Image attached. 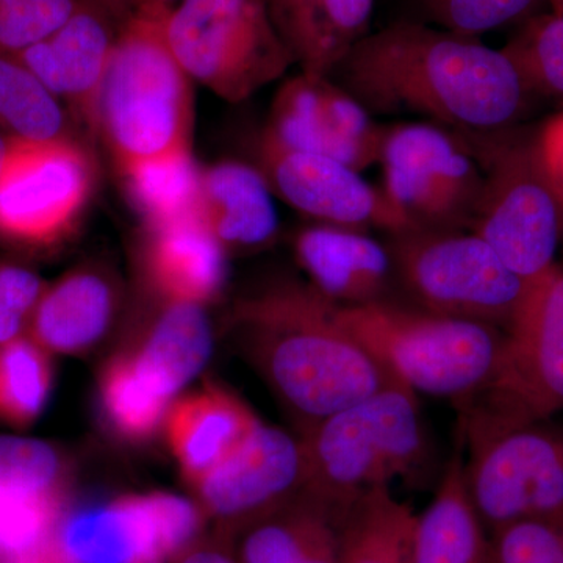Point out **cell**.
Instances as JSON below:
<instances>
[{
    "label": "cell",
    "instance_id": "cell-31",
    "mask_svg": "<svg viewBox=\"0 0 563 563\" xmlns=\"http://www.w3.org/2000/svg\"><path fill=\"white\" fill-rule=\"evenodd\" d=\"M54 384L51 352L21 335L0 344V421L25 429L43 413Z\"/></svg>",
    "mask_w": 563,
    "mask_h": 563
},
{
    "label": "cell",
    "instance_id": "cell-5",
    "mask_svg": "<svg viewBox=\"0 0 563 563\" xmlns=\"http://www.w3.org/2000/svg\"><path fill=\"white\" fill-rule=\"evenodd\" d=\"M335 317L393 379L454 406L484 387L503 346L501 329L390 301L335 306Z\"/></svg>",
    "mask_w": 563,
    "mask_h": 563
},
{
    "label": "cell",
    "instance_id": "cell-38",
    "mask_svg": "<svg viewBox=\"0 0 563 563\" xmlns=\"http://www.w3.org/2000/svg\"><path fill=\"white\" fill-rule=\"evenodd\" d=\"M146 501L154 520L162 561L168 555H179L196 542L206 515L199 504L163 492L147 493Z\"/></svg>",
    "mask_w": 563,
    "mask_h": 563
},
{
    "label": "cell",
    "instance_id": "cell-16",
    "mask_svg": "<svg viewBox=\"0 0 563 563\" xmlns=\"http://www.w3.org/2000/svg\"><path fill=\"white\" fill-rule=\"evenodd\" d=\"M132 13L101 0H79L58 31L16 54L65 106L69 117L98 133V96L111 51Z\"/></svg>",
    "mask_w": 563,
    "mask_h": 563
},
{
    "label": "cell",
    "instance_id": "cell-3",
    "mask_svg": "<svg viewBox=\"0 0 563 563\" xmlns=\"http://www.w3.org/2000/svg\"><path fill=\"white\" fill-rule=\"evenodd\" d=\"M169 9L133 10L98 96V133L118 173L191 151L195 91L166 38Z\"/></svg>",
    "mask_w": 563,
    "mask_h": 563
},
{
    "label": "cell",
    "instance_id": "cell-36",
    "mask_svg": "<svg viewBox=\"0 0 563 563\" xmlns=\"http://www.w3.org/2000/svg\"><path fill=\"white\" fill-rule=\"evenodd\" d=\"M490 539L493 563H563V517L506 525Z\"/></svg>",
    "mask_w": 563,
    "mask_h": 563
},
{
    "label": "cell",
    "instance_id": "cell-42",
    "mask_svg": "<svg viewBox=\"0 0 563 563\" xmlns=\"http://www.w3.org/2000/svg\"><path fill=\"white\" fill-rule=\"evenodd\" d=\"M179 0H128L129 7L139 9H169L172 10Z\"/></svg>",
    "mask_w": 563,
    "mask_h": 563
},
{
    "label": "cell",
    "instance_id": "cell-41",
    "mask_svg": "<svg viewBox=\"0 0 563 563\" xmlns=\"http://www.w3.org/2000/svg\"><path fill=\"white\" fill-rule=\"evenodd\" d=\"M7 563H63L60 555L54 550V544H49L46 550L38 554L29 555V558L18 559V561Z\"/></svg>",
    "mask_w": 563,
    "mask_h": 563
},
{
    "label": "cell",
    "instance_id": "cell-4",
    "mask_svg": "<svg viewBox=\"0 0 563 563\" xmlns=\"http://www.w3.org/2000/svg\"><path fill=\"white\" fill-rule=\"evenodd\" d=\"M299 437L303 492L336 507L393 481L413 479L428 459L418 395L395 379Z\"/></svg>",
    "mask_w": 563,
    "mask_h": 563
},
{
    "label": "cell",
    "instance_id": "cell-20",
    "mask_svg": "<svg viewBox=\"0 0 563 563\" xmlns=\"http://www.w3.org/2000/svg\"><path fill=\"white\" fill-rule=\"evenodd\" d=\"M118 307L120 288L111 274L79 266L46 285L25 335L51 354H80L101 342Z\"/></svg>",
    "mask_w": 563,
    "mask_h": 563
},
{
    "label": "cell",
    "instance_id": "cell-47",
    "mask_svg": "<svg viewBox=\"0 0 563 563\" xmlns=\"http://www.w3.org/2000/svg\"><path fill=\"white\" fill-rule=\"evenodd\" d=\"M562 244H563V228H562Z\"/></svg>",
    "mask_w": 563,
    "mask_h": 563
},
{
    "label": "cell",
    "instance_id": "cell-44",
    "mask_svg": "<svg viewBox=\"0 0 563 563\" xmlns=\"http://www.w3.org/2000/svg\"><path fill=\"white\" fill-rule=\"evenodd\" d=\"M101 2L113 7V9L124 11V13H132V9L129 7L128 0H101Z\"/></svg>",
    "mask_w": 563,
    "mask_h": 563
},
{
    "label": "cell",
    "instance_id": "cell-39",
    "mask_svg": "<svg viewBox=\"0 0 563 563\" xmlns=\"http://www.w3.org/2000/svg\"><path fill=\"white\" fill-rule=\"evenodd\" d=\"M533 139L544 172L563 203V110L548 120Z\"/></svg>",
    "mask_w": 563,
    "mask_h": 563
},
{
    "label": "cell",
    "instance_id": "cell-25",
    "mask_svg": "<svg viewBox=\"0 0 563 563\" xmlns=\"http://www.w3.org/2000/svg\"><path fill=\"white\" fill-rule=\"evenodd\" d=\"M463 466L454 454L431 504L417 515L413 563H493L490 532L474 509Z\"/></svg>",
    "mask_w": 563,
    "mask_h": 563
},
{
    "label": "cell",
    "instance_id": "cell-6",
    "mask_svg": "<svg viewBox=\"0 0 563 563\" xmlns=\"http://www.w3.org/2000/svg\"><path fill=\"white\" fill-rule=\"evenodd\" d=\"M455 409L465 444L562 412L563 266L529 284L492 376Z\"/></svg>",
    "mask_w": 563,
    "mask_h": 563
},
{
    "label": "cell",
    "instance_id": "cell-34",
    "mask_svg": "<svg viewBox=\"0 0 563 563\" xmlns=\"http://www.w3.org/2000/svg\"><path fill=\"white\" fill-rule=\"evenodd\" d=\"M79 0H0V49L20 54L58 31Z\"/></svg>",
    "mask_w": 563,
    "mask_h": 563
},
{
    "label": "cell",
    "instance_id": "cell-45",
    "mask_svg": "<svg viewBox=\"0 0 563 563\" xmlns=\"http://www.w3.org/2000/svg\"><path fill=\"white\" fill-rule=\"evenodd\" d=\"M553 7L554 13L563 14V0H548Z\"/></svg>",
    "mask_w": 563,
    "mask_h": 563
},
{
    "label": "cell",
    "instance_id": "cell-10",
    "mask_svg": "<svg viewBox=\"0 0 563 563\" xmlns=\"http://www.w3.org/2000/svg\"><path fill=\"white\" fill-rule=\"evenodd\" d=\"M383 192L412 231H470L484 187L473 146L432 122L385 128Z\"/></svg>",
    "mask_w": 563,
    "mask_h": 563
},
{
    "label": "cell",
    "instance_id": "cell-30",
    "mask_svg": "<svg viewBox=\"0 0 563 563\" xmlns=\"http://www.w3.org/2000/svg\"><path fill=\"white\" fill-rule=\"evenodd\" d=\"M101 404L107 420L122 439H151L165 421L172 396L140 368L132 352L117 355L103 368Z\"/></svg>",
    "mask_w": 563,
    "mask_h": 563
},
{
    "label": "cell",
    "instance_id": "cell-24",
    "mask_svg": "<svg viewBox=\"0 0 563 563\" xmlns=\"http://www.w3.org/2000/svg\"><path fill=\"white\" fill-rule=\"evenodd\" d=\"M54 550L65 563H141L158 558L146 495L122 496L63 518Z\"/></svg>",
    "mask_w": 563,
    "mask_h": 563
},
{
    "label": "cell",
    "instance_id": "cell-32",
    "mask_svg": "<svg viewBox=\"0 0 563 563\" xmlns=\"http://www.w3.org/2000/svg\"><path fill=\"white\" fill-rule=\"evenodd\" d=\"M66 463L52 444L0 437V503L65 498Z\"/></svg>",
    "mask_w": 563,
    "mask_h": 563
},
{
    "label": "cell",
    "instance_id": "cell-15",
    "mask_svg": "<svg viewBox=\"0 0 563 563\" xmlns=\"http://www.w3.org/2000/svg\"><path fill=\"white\" fill-rule=\"evenodd\" d=\"M306 459L301 437L261 424L239 450L192 487L202 512L218 529L243 526L303 490Z\"/></svg>",
    "mask_w": 563,
    "mask_h": 563
},
{
    "label": "cell",
    "instance_id": "cell-33",
    "mask_svg": "<svg viewBox=\"0 0 563 563\" xmlns=\"http://www.w3.org/2000/svg\"><path fill=\"white\" fill-rule=\"evenodd\" d=\"M503 51L529 95L563 98V14L553 11L529 18Z\"/></svg>",
    "mask_w": 563,
    "mask_h": 563
},
{
    "label": "cell",
    "instance_id": "cell-2",
    "mask_svg": "<svg viewBox=\"0 0 563 563\" xmlns=\"http://www.w3.org/2000/svg\"><path fill=\"white\" fill-rule=\"evenodd\" d=\"M236 339L247 361L309 431L383 388L393 377L309 284L276 285L236 303Z\"/></svg>",
    "mask_w": 563,
    "mask_h": 563
},
{
    "label": "cell",
    "instance_id": "cell-23",
    "mask_svg": "<svg viewBox=\"0 0 563 563\" xmlns=\"http://www.w3.org/2000/svg\"><path fill=\"white\" fill-rule=\"evenodd\" d=\"M268 9L301 73L331 76L368 35L374 0H268Z\"/></svg>",
    "mask_w": 563,
    "mask_h": 563
},
{
    "label": "cell",
    "instance_id": "cell-29",
    "mask_svg": "<svg viewBox=\"0 0 563 563\" xmlns=\"http://www.w3.org/2000/svg\"><path fill=\"white\" fill-rule=\"evenodd\" d=\"M0 132L10 140L74 139L65 106L16 54L0 49Z\"/></svg>",
    "mask_w": 563,
    "mask_h": 563
},
{
    "label": "cell",
    "instance_id": "cell-46",
    "mask_svg": "<svg viewBox=\"0 0 563 563\" xmlns=\"http://www.w3.org/2000/svg\"><path fill=\"white\" fill-rule=\"evenodd\" d=\"M141 563H163L162 559H150V561H144Z\"/></svg>",
    "mask_w": 563,
    "mask_h": 563
},
{
    "label": "cell",
    "instance_id": "cell-17",
    "mask_svg": "<svg viewBox=\"0 0 563 563\" xmlns=\"http://www.w3.org/2000/svg\"><path fill=\"white\" fill-rule=\"evenodd\" d=\"M292 251L310 287L335 306L388 301L398 282L390 247L358 229L318 222L296 233Z\"/></svg>",
    "mask_w": 563,
    "mask_h": 563
},
{
    "label": "cell",
    "instance_id": "cell-14",
    "mask_svg": "<svg viewBox=\"0 0 563 563\" xmlns=\"http://www.w3.org/2000/svg\"><path fill=\"white\" fill-rule=\"evenodd\" d=\"M258 168L274 196L321 224L358 231L376 228L391 235L412 231L383 190H376L357 169L328 155L290 150L262 135Z\"/></svg>",
    "mask_w": 563,
    "mask_h": 563
},
{
    "label": "cell",
    "instance_id": "cell-43",
    "mask_svg": "<svg viewBox=\"0 0 563 563\" xmlns=\"http://www.w3.org/2000/svg\"><path fill=\"white\" fill-rule=\"evenodd\" d=\"M10 144L11 140L9 136H5L2 132H0V168H2L3 162H5L7 158V154H9Z\"/></svg>",
    "mask_w": 563,
    "mask_h": 563
},
{
    "label": "cell",
    "instance_id": "cell-28",
    "mask_svg": "<svg viewBox=\"0 0 563 563\" xmlns=\"http://www.w3.org/2000/svg\"><path fill=\"white\" fill-rule=\"evenodd\" d=\"M201 174L191 151L139 163L120 176L146 228L199 217Z\"/></svg>",
    "mask_w": 563,
    "mask_h": 563
},
{
    "label": "cell",
    "instance_id": "cell-12",
    "mask_svg": "<svg viewBox=\"0 0 563 563\" xmlns=\"http://www.w3.org/2000/svg\"><path fill=\"white\" fill-rule=\"evenodd\" d=\"M466 490L488 532L563 517V422H528L466 444Z\"/></svg>",
    "mask_w": 563,
    "mask_h": 563
},
{
    "label": "cell",
    "instance_id": "cell-18",
    "mask_svg": "<svg viewBox=\"0 0 563 563\" xmlns=\"http://www.w3.org/2000/svg\"><path fill=\"white\" fill-rule=\"evenodd\" d=\"M347 507L301 492L235 533L239 563H342Z\"/></svg>",
    "mask_w": 563,
    "mask_h": 563
},
{
    "label": "cell",
    "instance_id": "cell-40",
    "mask_svg": "<svg viewBox=\"0 0 563 563\" xmlns=\"http://www.w3.org/2000/svg\"><path fill=\"white\" fill-rule=\"evenodd\" d=\"M177 563H239L235 533L217 529L213 539L196 540L181 551Z\"/></svg>",
    "mask_w": 563,
    "mask_h": 563
},
{
    "label": "cell",
    "instance_id": "cell-21",
    "mask_svg": "<svg viewBox=\"0 0 563 563\" xmlns=\"http://www.w3.org/2000/svg\"><path fill=\"white\" fill-rule=\"evenodd\" d=\"M225 254L202 214L146 228L144 276L162 301L206 306L224 287Z\"/></svg>",
    "mask_w": 563,
    "mask_h": 563
},
{
    "label": "cell",
    "instance_id": "cell-26",
    "mask_svg": "<svg viewBox=\"0 0 563 563\" xmlns=\"http://www.w3.org/2000/svg\"><path fill=\"white\" fill-rule=\"evenodd\" d=\"M211 347L213 335L203 306L162 301L132 354L140 368L173 398L206 366Z\"/></svg>",
    "mask_w": 563,
    "mask_h": 563
},
{
    "label": "cell",
    "instance_id": "cell-7",
    "mask_svg": "<svg viewBox=\"0 0 563 563\" xmlns=\"http://www.w3.org/2000/svg\"><path fill=\"white\" fill-rule=\"evenodd\" d=\"M166 38L191 80L225 102L246 101L295 65L268 0H179Z\"/></svg>",
    "mask_w": 563,
    "mask_h": 563
},
{
    "label": "cell",
    "instance_id": "cell-8",
    "mask_svg": "<svg viewBox=\"0 0 563 563\" xmlns=\"http://www.w3.org/2000/svg\"><path fill=\"white\" fill-rule=\"evenodd\" d=\"M484 187L470 231L484 240L526 284L555 265L563 203L532 140L479 139Z\"/></svg>",
    "mask_w": 563,
    "mask_h": 563
},
{
    "label": "cell",
    "instance_id": "cell-11",
    "mask_svg": "<svg viewBox=\"0 0 563 563\" xmlns=\"http://www.w3.org/2000/svg\"><path fill=\"white\" fill-rule=\"evenodd\" d=\"M92 184V161L79 140H11L0 168V240L27 250L62 243L90 201Z\"/></svg>",
    "mask_w": 563,
    "mask_h": 563
},
{
    "label": "cell",
    "instance_id": "cell-37",
    "mask_svg": "<svg viewBox=\"0 0 563 563\" xmlns=\"http://www.w3.org/2000/svg\"><path fill=\"white\" fill-rule=\"evenodd\" d=\"M46 285L27 266L0 261V344L27 333Z\"/></svg>",
    "mask_w": 563,
    "mask_h": 563
},
{
    "label": "cell",
    "instance_id": "cell-22",
    "mask_svg": "<svg viewBox=\"0 0 563 563\" xmlns=\"http://www.w3.org/2000/svg\"><path fill=\"white\" fill-rule=\"evenodd\" d=\"M201 213L225 252L265 250L279 232V214L265 174L243 162L202 168Z\"/></svg>",
    "mask_w": 563,
    "mask_h": 563
},
{
    "label": "cell",
    "instance_id": "cell-1",
    "mask_svg": "<svg viewBox=\"0 0 563 563\" xmlns=\"http://www.w3.org/2000/svg\"><path fill=\"white\" fill-rule=\"evenodd\" d=\"M331 77L372 117L412 114L473 135L503 132L529 98L503 49L417 22L369 32Z\"/></svg>",
    "mask_w": 563,
    "mask_h": 563
},
{
    "label": "cell",
    "instance_id": "cell-9",
    "mask_svg": "<svg viewBox=\"0 0 563 563\" xmlns=\"http://www.w3.org/2000/svg\"><path fill=\"white\" fill-rule=\"evenodd\" d=\"M388 244L396 280L426 312L506 331L529 284L472 231H410Z\"/></svg>",
    "mask_w": 563,
    "mask_h": 563
},
{
    "label": "cell",
    "instance_id": "cell-19",
    "mask_svg": "<svg viewBox=\"0 0 563 563\" xmlns=\"http://www.w3.org/2000/svg\"><path fill=\"white\" fill-rule=\"evenodd\" d=\"M261 422L239 396L209 384L169 406L166 440L192 488L239 450Z\"/></svg>",
    "mask_w": 563,
    "mask_h": 563
},
{
    "label": "cell",
    "instance_id": "cell-35",
    "mask_svg": "<svg viewBox=\"0 0 563 563\" xmlns=\"http://www.w3.org/2000/svg\"><path fill=\"white\" fill-rule=\"evenodd\" d=\"M426 13L443 31L479 38L526 16L539 0H422Z\"/></svg>",
    "mask_w": 563,
    "mask_h": 563
},
{
    "label": "cell",
    "instance_id": "cell-13",
    "mask_svg": "<svg viewBox=\"0 0 563 563\" xmlns=\"http://www.w3.org/2000/svg\"><path fill=\"white\" fill-rule=\"evenodd\" d=\"M384 132L331 76L299 73L274 96L263 136L290 150L328 155L362 173L379 162Z\"/></svg>",
    "mask_w": 563,
    "mask_h": 563
},
{
    "label": "cell",
    "instance_id": "cell-27",
    "mask_svg": "<svg viewBox=\"0 0 563 563\" xmlns=\"http://www.w3.org/2000/svg\"><path fill=\"white\" fill-rule=\"evenodd\" d=\"M417 515L390 488L363 493L347 506L342 563H413Z\"/></svg>",
    "mask_w": 563,
    "mask_h": 563
}]
</instances>
